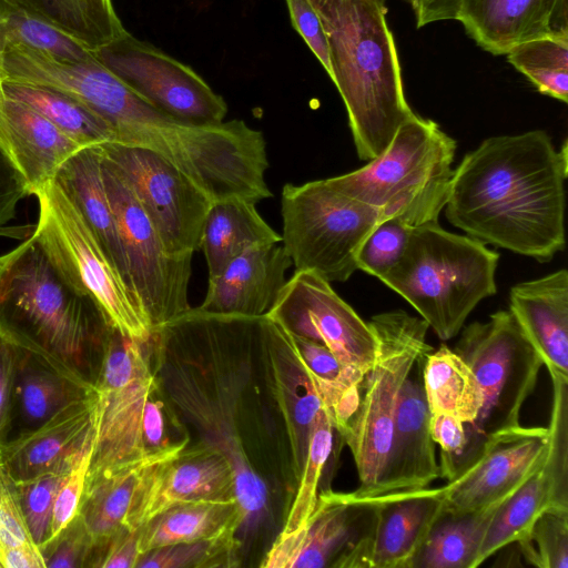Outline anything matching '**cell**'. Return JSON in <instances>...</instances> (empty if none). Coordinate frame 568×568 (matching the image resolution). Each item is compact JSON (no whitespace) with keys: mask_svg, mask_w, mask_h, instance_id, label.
Listing matches in <instances>:
<instances>
[{"mask_svg":"<svg viewBox=\"0 0 568 568\" xmlns=\"http://www.w3.org/2000/svg\"><path fill=\"white\" fill-rule=\"evenodd\" d=\"M517 544L535 567L568 568V509H545Z\"/></svg>","mask_w":568,"mask_h":568,"instance_id":"cell-41","label":"cell"},{"mask_svg":"<svg viewBox=\"0 0 568 568\" xmlns=\"http://www.w3.org/2000/svg\"><path fill=\"white\" fill-rule=\"evenodd\" d=\"M429 432L434 443L440 448V477L448 481L469 460L467 425L450 415L430 414Z\"/></svg>","mask_w":568,"mask_h":568,"instance_id":"cell-44","label":"cell"},{"mask_svg":"<svg viewBox=\"0 0 568 568\" xmlns=\"http://www.w3.org/2000/svg\"><path fill=\"white\" fill-rule=\"evenodd\" d=\"M94 541L78 514L53 539L40 547L45 567L71 568L91 566Z\"/></svg>","mask_w":568,"mask_h":568,"instance_id":"cell-43","label":"cell"},{"mask_svg":"<svg viewBox=\"0 0 568 568\" xmlns=\"http://www.w3.org/2000/svg\"><path fill=\"white\" fill-rule=\"evenodd\" d=\"M471 368L484 394L477 420L467 425L476 455L485 439L520 425V412L534 393L542 361L509 311L462 331L454 349Z\"/></svg>","mask_w":568,"mask_h":568,"instance_id":"cell-9","label":"cell"},{"mask_svg":"<svg viewBox=\"0 0 568 568\" xmlns=\"http://www.w3.org/2000/svg\"><path fill=\"white\" fill-rule=\"evenodd\" d=\"M29 195L31 192L24 176L0 148V227L16 216L19 202Z\"/></svg>","mask_w":568,"mask_h":568,"instance_id":"cell-49","label":"cell"},{"mask_svg":"<svg viewBox=\"0 0 568 568\" xmlns=\"http://www.w3.org/2000/svg\"><path fill=\"white\" fill-rule=\"evenodd\" d=\"M367 323L375 355L357 407L339 435L356 466L359 485L353 493L359 497L382 494L402 387L418 361L433 351L426 341L428 324L405 311L376 314Z\"/></svg>","mask_w":568,"mask_h":568,"instance_id":"cell-6","label":"cell"},{"mask_svg":"<svg viewBox=\"0 0 568 568\" xmlns=\"http://www.w3.org/2000/svg\"><path fill=\"white\" fill-rule=\"evenodd\" d=\"M112 327L99 305L75 290L31 235L0 256V335L83 385L89 359Z\"/></svg>","mask_w":568,"mask_h":568,"instance_id":"cell-2","label":"cell"},{"mask_svg":"<svg viewBox=\"0 0 568 568\" xmlns=\"http://www.w3.org/2000/svg\"><path fill=\"white\" fill-rule=\"evenodd\" d=\"M509 496L473 511H445L434 524L409 568H476L490 519Z\"/></svg>","mask_w":568,"mask_h":568,"instance_id":"cell-32","label":"cell"},{"mask_svg":"<svg viewBox=\"0 0 568 568\" xmlns=\"http://www.w3.org/2000/svg\"><path fill=\"white\" fill-rule=\"evenodd\" d=\"M156 390L158 387L149 396L142 422V439L148 455L181 450L190 440L173 437V416L164 402L155 398Z\"/></svg>","mask_w":568,"mask_h":568,"instance_id":"cell-46","label":"cell"},{"mask_svg":"<svg viewBox=\"0 0 568 568\" xmlns=\"http://www.w3.org/2000/svg\"><path fill=\"white\" fill-rule=\"evenodd\" d=\"M466 33L493 55L545 37H568V0H462Z\"/></svg>","mask_w":568,"mask_h":568,"instance_id":"cell-19","label":"cell"},{"mask_svg":"<svg viewBox=\"0 0 568 568\" xmlns=\"http://www.w3.org/2000/svg\"><path fill=\"white\" fill-rule=\"evenodd\" d=\"M371 2H374L381 7H386V0H368Z\"/></svg>","mask_w":568,"mask_h":568,"instance_id":"cell-52","label":"cell"},{"mask_svg":"<svg viewBox=\"0 0 568 568\" xmlns=\"http://www.w3.org/2000/svg\"><path fill=\"white\" fill-rule=\"evenodd\" d=\"M285 2L294 29L301 34L331 78L327 37L317 11L310 0H285Z\"/></svg>","mask_w":568,"mask_h":568,"instance_id":"cell-47","label":"cell"},{"mask_svg":"<svg viewBox=\"0 0 568 568\" xmlns=\"http://www.w3.org/2000/svg\"><path fill=\"white\" fill-rule=\"evenodd\" d=\"M134 93L161 111L196 125L224 121V99L192 68L131 33L93 52Z\"/></svg>","mask_w":568,"mask_h":568,"instance_id":"cell-14","label":"cell"},{"mask_svg":"<svg viewBox=\"0 0 568 568\" xmlns=\"http://www.w3.org/2000/svg\"><path fill=\"white\" fill-rule=\"evenodd\" d=\"M509 312L549 374L568 376L567 270L514 285Z\"/></svg>","mask_w":568,"mask_h":568,"instance_id":"cell-23","label":"cell"},{"mask_svg":"<svg viewBox=\"0 0 568 568\" xmlns=\"http://www.w3.org/2000/svg\"><path fill=\"white\" fill-rule=\"evenodd\" d=\"M97 390L50 417L38 427L9 439L0 465L13 483L34 477L75 456L94 433Z\"/></svg>","mask_w":568,"mask_h":568,"instance_id":"cell-21","label":"cell"},{"mask_svg":"<svg viewBox=\"0 0 568 568\" xmlns=\"http://www.w3.org/2000/svg\"><path fill=\"white\" fill-rule=\"evenodd\" d=\"M0 567L43 568L45 562L24 518L16 485L0 465Z\"/></svg>","mask_w":568,"mask_h":568,"instance_id":"cell-38","label":"cell"},{"mask_svg":"<svg viewBox=\"0 0 568 568\" xmlns=\"http://www.w3.org/2000/svg\"><path fill=\"white\" fill-rule=\"evenodd\" d=\"M20 347L0 335V449L9 440Z\"/></svg>","mask_w":568,"mask_h":568,"instance_id":"cell-48","label":"cell"},{"mask_svg":"<svg viewBox=\"0 0 568 568\" xmlns=\"http://www.w3.org/2000/svg\"><path fill=\"white\" fill-rule=\"evenodd\" d=\"M377 503L371 568H409L437 519L445 513L440 487L373 496Z\"/></svg>","mask_w":568,"mask_h":568,"instance_id":"cell-24","label":"cell"},{"mask_svg":"<svg viewBox=\"0 0 568 568\" xmlns=\"http://www.w3.org/2000/svg\"><path fill=\"white\" fill-rule=\"evenodd\" d=\"M234 498V469L226 453L209 444L186 446L149 468L133 497L125 528L136 530L176 504Z\"/></svg>","mask_w":568,"mask_h":568,"instance_id":"cell-17","label":"cell"},{"mask_svg":"<svg viewBox=\"0 0 568 568\" xmlns=\"http://www.w3.org/2000/svg\"><path fill=\"white\" fill-rule=\"evenodd\" d=\"M405 1V0H404Z\"/></svg>","mask_w":568,"mask_h":568,"instance_id":"cell-53","label":"cell"},{"mask_svg":"<svg viewBox=\"0 0 568 568\" xmlns=\"http://www.w3.org/2000/svg\"><path fill=\"white\" fill-rule=\"evenodd\" d=\"M98 146L138 197L166 251L173 255H193L199 251L213 203L210 196L149 150L120 142Z\"/></svg>","mask_w":568,"mask_h":568,"instance_id":"cell-13","label":"cell"},{"mask_svg":"<svg viewBox=\"0 0 568 568\" xmlns=\"http://www.w3.org/2000/svg\"><path fill=\"white\" fill-rule=\"evenodd\" d=\"M17 41L14 22L0 8V148L36 195L53 180L60 165L82 148L37 111L2 92L3 55L8 45Z\"/></svg>","mask_w":568,"mask_h":568,"instance_id":"cell-18","label":"cell"},{"mask_svg":"<svg viewBox=\"0 0 568 568\" xmlns=\"http://www.w3.org/2000/svg\"><path fill=\"white\" fill-rule=\"evenodd\" d=\"M254 202L231 197L212 203L201 239L209 280L217 276L244 250L281 243L282 236L260 215Z\"/></svg>","mask_w":568,"mask_h":568,"instance_id":"cell-26","label":"cell"},{"mask_svg":"<svg viewBox=\"0 0 568 568\" xmlns=\"http://www.w3.org/2000/svg\"><path fill=\"white\" fill-rule=\"evenodd\" d=\"M456 146L436 122L415 113L382 154L326 182L384 219L398 217L413 229L437 223L448 196Z\"/></svg>","mask_w":568,"mask_h":568,"instance_id":"cell-5","label":"cell"},{"mask_svg":"<svg viewBox=\"0 0 568 568\" xmlns=\"http://www.w3.org/2000/svg\"><path fill=\"white\" fill-rule=\"evenodd\" d=\"M239 525L220 534L185 544L158 548L143 554L138 568H221L239 565L240 541L236 538Z\"/></svg>","mask_w":568,"mask_h":568,"instance_id":"cell-36","label":"cell"},{"mask_svg":"<svg viewBox=\"0 0 568 568\" xmlns=\"http://www.w3.org/2000/svg\"><path fill=\"white\" fill-rule=\"evenodd\" d=\"M282 245L295 271L345 282L357 270L365 237L384 219L379 211L332 187L326 179L287 183L281 195Z\"/></svg>","mask_w":568,"mask_h":568,"instance_id":"cell-7","label":"cell"},{"mask_svg":"<svg viewBox=\"0 0 568 568\" xmlns=\"http://www.w3.org/2000/svg\"><path fill=\"white\" fill-rule=\"evenodd\" d=\"M291 334L327 346L362 385L375 355L368 323L320 275L295 271L266 314Z\"/></svg>","mask_w":568,"mask_h":568,"instance_id":"cell-15","label":"cell"},{"mask_svg":"<svg viewBox=\"0 0 568 568\" xmlns=\"http://www.w3.org/2000/svg\"><path fill=\"white\" fill-rule=\"evenodd\" d=\"M93 442L94 434L75 459L58 493L47 542L53 539L80 511L91 464Z\"/></svg>","mask_w":568,"mask_h":568,"instance_id":"cell-45","label":"cell"},{"mask_svg":"<svg viewBox=\"0 0 568 568\" xmlns=\"http://www.w3.org/2000/svg\"><path fill=\"white\" fill-rule=\"evenodd\" d=\"M545 427H518L488 436L476 456L442 486L445 511L462 514L511 495L544 463Z\"/></svg>","mask_w":568,"mask_h":568,"instance_id":"cell-16","label":"cell"},{"mask_svg":"<svg viewBox=\"0 0 568 568\" xmlns=\"http://www.w3.org/2000/svg\"><path fill=\"white\" fill-rule=\"evenodd\" d=\"M94 390V385L74 382L39 357L21 349L13 389V410L18 409L24 425L21 433L38 427L65 406Z\"/></svg>","mask_w":568,"mask_h":568,"instance_id":"cell-28","label":"cell"},{"mask_svg":"<svg viewBox=\"0 0 568 568\" xmlns=\"http://www.w3.org/2000/svg\"><path fill=\"white\" fill-rule=\"evenodd\" d=\"M334 427L322 408L310 430L307 452L295 497L285 516L281 532H290L310 517L318 498V486L325 465L333 449Z\"/></svg>","mask_w":568,"mask_h":568,"instance_id":"cell-37","label":"cell"},{"mask_svg":"<svg viewBox=\"0 0 568 568\" xmlns=\"http://www.w3.org/2000/svg\"><path fill=\"white\" fill-rule=\"evenodd\" d=\"M418 361L406 378L395 414L387 473L382 494L428 487L440 477Z\"/></svg>","mask_w":568,"mask_h":568,"instance_id":"cell-22","label":"cell"},{"mask_svg":"<svg viewBox=\"0 0 568 568\" xmlns=\"http://www.w3.org/2000/svg\"><path fill=\"white\" fill-rule=\"evenodd\" d=\"M413 227L398 217L383 219L365 237L357 253V270L378 280L402 257Z\"/></svg>","mask_w":568,"mask_h":568,"instance_id":"cell-42","label":"cell"},{"mask_svg":"<svg viewBox=\"0 0 568 568\" xmlns=\"http://www.w3.org/2000/svg\"><path fill=\"white\" fill-rule=\"evenodd\" d=\"M506 55L540 93L567 103L568 37L534 39L514 47Z\"/></svg>","mask_w":568,"mask_h":568,"instance_id":"cell-35","label":"cell"},{"mask_svg":"<svg viewBox=\"0 0 568 568\" xmlns=\"http://www.w3.org/2000/svg\"><path fill=\"white\" fill-rule=\"evenodd\" d=\"M377 503L353 491L318 493L310 517L277 535L263 568H371Z\"/></svg>","mask_w":568,"mask_h":568,"instance_id":"cell-12","label":"cell"},{"mask_svg":"<svg viewBox=\"0 0 568 568\" xmlns=\"http://www.w3.org/2000/svg\"><path fill=\"white\" fill-rule=\"evenodd\" d=\"M101 169L125 255L131 291L154 331L191 308L187 290L193 255L170 254L129 184L102 154Z\"/></svg>","mask_w":568,"mask_h":568,"instance_id":"cell-11","label":"cell"},{"mask_svg":"<svg viewBox=\"0 0 568 568\" xmlns=\"http://www.w3.org/2000/svg\"><path fill=\"white\" fill-rule=\"evenodd\" d=\"M246 514L237 498L176 504L138 528L139 551L211 538L230 526H241Z\"/></svg>","mask_w":568,"mask_h":568,"instance_id":"cell-27","label":"cell"},{"mask_svg":"<svg viewBox=\"0 0 568 568\" xmlns=\"http://www.w3.org/2000/svg\"><path fill=\"white\" fill-rule=\"evenodd\" d=\"M2 92L51 122L81 148L115 141L111 125L77 99L58 90L14 81H2Z\"/></svg>","mask_w":568,"mask_h":568,"instance_id":"cell-33","label":"cell"},{"mask_svg":"<svg viewBox=\"0 0 568 568\" xmlns=\"http://www.w3.org/2000/svg\"><path fill=\"white\" fill-rule=\"evenodd\" d=\"M422 382L430 414L474 424L484 405L481 387L469 365L447 345L429 352L422 363Z\"/></svg>","mask_w":568,"mask_h":568,"instance_id":"cell-31","label":"cell"},{"mask_svg":"<svg viewBox=\"0 0 568 568\" xmlns=\"http://www.w3.org/2000/svg\"><path fill=\"white\" fill-rule=\"evenodd\" d=\"M39 220L33 236L62 276L90 296L123 336L150 343L152 325L114 271L82 216L51 181L37 194Z\"/></svg>","mask_w":568,"mask_h":568,"instance_id":"cell-8","label":"cell"},{"mask_svg":"<svg viewBox=\"0 0 568 568\" xmlns=\"http://www.w3.org/2000/svg\"><path fill=\"white\" fill-rule=\"evenodd\" d=\"M52 181L78 210L108 261L133 295L116 220L103 183L99 146L78 150L60 165Z\"/></svg>","mask_w":568,"mask_h":568,"instance_id":"cell-25","label":"cell"},{"mask_svg":"<svg viewBox=\"0 0 568 568\" xmlns=\"http://www.w3.org/2000/svg\"><path fill=\"white\" fill-rule=\"evenodd\" d=\"M499 254L437 223L413 229L397 264L379 280L399 294L442 341L457 336L473 310L497 292Z\"/></svg>","mask_w":568,"mask_h":568,"instance_id":"cell-4","label":"cell"},{"mask_svg":"<svg viewBox=\"0 0 568 568\" xmlns=\"http://www.w3.org/2000/svg\"><path fill=\"white\" fill-rule=\"evenodd\" d=\"M82 449L75 456L61 462L47 471L14 483L28 527L39 547L49 539L55 498Z\"/></svg>","mask_w":568,"mask_h":568,"instance_id":"cell-40","label":"cell"},{"mask_svg":"<svg viewBox=\"0 0 568 568\" xmlns=\"http://www.w3.org/2000/svg\"><path fill=\"white\" fill-rule=\"evenodd\" d=\"M549 507H554L552 495L541 465L494 513L479 550L477 567L504 547L525 537L539 515Z\"/></svg>","mask_w":568,"mask_h":568,"instance_id":"cell-34","label":"cell"},{"mask_svg":"<svg viewBox=\"0 0 568 568\" xmlns=\"http://www.w3.org/2000/svg\"><path fill=\"white\" fill-rule=\"evenodd\" d=\"M94 52L128 33L112 0H2Z\"/></svg>","mask_w":568,"mask_h":568,"instance_id":"cell-29","label":"cell"},{"mask_svg":"<svg viewBox=\"0 0 568 568\" xmlns=\"http://www.w3.org/2000/svg\"><path fill=\"white\" fill-rule=\"evenodd\" d=\"M293 265L282 243L251 246L209 280L201 311L237 316L266 315L283 290Z\"/></svg>","mask_w":568,"mask_h":568,"instance_id":"cell-20","label":"cell"},{"mask_svg":"<svg viewBox=\"0 0 568 568\" xmlns=\"http://www.w3.org/2000/svg\"><path fill=\"white\" fill-rule=\"evenodd\" d=\"M410 4L417 28L442 21L456 20L462 0H405Z\"/></svg>","mask_w":568,"mask_h":568,"instance_id":"cell-51","label":"cell"},{"mask_svg":"<svg viewBox=\"0 0 568 568\" xmlns=\"http://www.w3.org/2000/svg\"><path fill=\"white\" fill-rule=\"evenodd\" d=\"M328 42L331 80L346 108L357 155L382 154L415 113L405 99L386 7L368 0H310Z\"/></svg>","mask_w":568,"mask_h":568,"instance_id":"cell-3","label":"cell"},{"mask_svg":"<svg viewBox=\"0 0 568 568\" xmlns=\"http://www.w3.org/2000/svg\"><path fill=\"white\" fill-rule=\"evenodd\" d=\"M181 450L148 456L133 466L85 486L79 514L94 541V554L112 537L126 529L125 519L133 497L149 468Z\"/></svg>","mask_w":568,"mask_h":568,"instance_id":"cell-30","label":"cell"},{"mask_svg":"<svg viewBox=\"0 0 568 568\" xmlns=\"http://www.w3.org/2000/svg\"><path fill=\"white\" fill-rule=\"evenodd\" d=\"M148 344H139L114 328L104 343L94 379L98 404L87 485L151 456L144 449L142 422L158 384L145 352Z\"/></svg>","mask_w":568,"mask_h":568,"instance_id":"cell-10","label":"cell"},{"mask_svg":"<svg viewBox=\"0 0 568 568\" xmlns=\"http://www.w3.org/2000/svg\"><path fill=\"white\" fill-rule=\"evenodd\" d=\"M549 375L552 404L542 470L551 489L554 507L568 509V376Z\"/></svg>","mask_w":568,"mask_h":568,"instance_id":"cell-39","label":"cell"},{"mask_svg":"<svg viewBox=\"0 0 568 568\" xmlns=\"http://www.w3.org/2000/svg\"><path fill=\"white\" fill-rule=\"evenodd\" d=\"M568 152L542 130L484 140L450 180L448 222L484 244L540 263L565 248Z\"/></svg>","mask_w":568,"mask_h":568,"instance_id":"cell-1","label":"cell"},{"mask_svg":"<svg viewBox=\"0 0 568 568\" xmlns=\"http://www.w3.org/2000/svg\"><path fill=\"white\" fill-rule=\"evenodd\" d=\"M138 538V529H123L100 548L94 567L136 568L141 557Z\"/></svg>","mask_w":568,"mask_h":568,"instance_id":"cell-50","label":"cell"}]
</instances>
